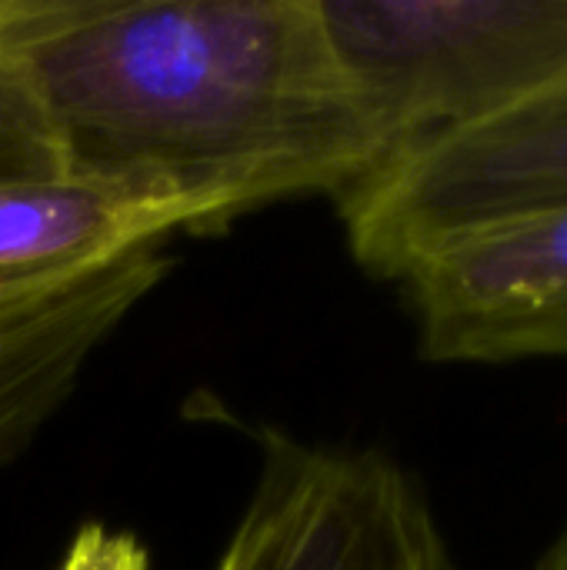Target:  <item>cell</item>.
<instances>
[{
	"label": "cell",
	"mask_w": 567,
	"mask_h": 570,
	"mask_svg": "<svg viewBox=\"0 0 567 570\" xmlns=\"http://www.w3.org/2000/svg\"><path fill=\"white\" fill-rule=\"evenodd\" d=\"M334 204L358 267L394 284L454 234L567 204V90L428 137Z\"/></svg>",
	"instance_id": "cell-4"
},
{
	"label": "cell",
	"mask_w": 567,
	"mask_h": 570,
	"mask_svg": "<svg viewBox=\"0 0 567 570\" xmlns=\"http://www.w3.org/2000/svg\"><path fill=\"white\" fill-rule=\"evenodd\" d=\"M57 570H150L147 548L127 534L104 524H84Z\"/></svg>",
	"instance_id": "cell-8"
},
{
	"label": "cell",
	"mask_w": 567,
	"mask_h": 570,
	"mask_svg": "<svg viewBox=\"0 0 567 570\" xmlns=\"http://www.w3.org/2000/svg\"><path fill=\"white\" fill-rule=\"evenodd\" d=\"M167 271L160 244L134 247L0 314V464L67 404L90 357Z\"/></svg>",
	"instance_id": "cell-7"
},
{
	"label": "cell",
	"mask_w": 567,
	"mask_h": 570,
	"mask_svg": "<svg viewBox=\"0 0 567 570\" xmlns=\"http://www.w3.org/2000/svg\"><path fill=\"white\" fill-rule=\"evenodd\" d=\"M528 570H567V524L551 538V544L535 558Z\"/></svg>",
	"instance_id": "cell-9"
},
{
	"label": "cell",
	"mask_w": 567,
	"mask_h": 570,
	"mask_svg": "<svg viewBox=\"0 0 567 570\" xmlns=\"http://www.w3.org/2000/svg\"><path fill=\"white\" fill-rule=\"evenodd\" d=\"M174 230L201 234V214L77 164L30 77L0 50V314Z\"/></svg>",
	"instance_id": "cell-5"
},
{
	"label": "cell",
	"mask_w": 567,
	"mask_h": 570,
	"mask_svg": "<svg viewBox=\"0 0 567 570\" xmlns=\"http://www.w3.org/2000/svg\"><path fill=\"white\" fill-rule=\"evenodd\" d=\"M317 3L388 160L567 90V0Z\"/></svg>",
	"instance_id": "cell-2"
},
{
	"label": "cell",
	"mask_w": 567,
	"mask_h": 570,
	"mask_svg": "<svg viewBox=\"0 0 567 570\" xmlns=\"http://www.w3.org/2000/svg\"><path fill=\"white\" fill-rule=\"evenodd\" d=\"M261 464L214 570H465L421 478L378 448L257 434Z\"/></svg>",
	"instance_id": "cell-3"
},
{
	"label": "cell",
	"mask_w": 567,
	"mask_h": 570,
	"mask_svg": "<svg viewBox=\"0 0 567 570\" xmlns=\"http://www.w3.org/2000/svg\"><path fill=\"white\" fill-rule=\"evenodd\" d=\"M0 50L77 164L190 204L201 234L388 160L317 0H0Z\"/></svg>",
	"instance_id": "cell-1"
},
{
	"label": "cell",
	"mask_w": 567,
	"mask_h": 570,
	"mask_svg": "<svg viewBox=\"0 0 567 570\" xmlns=\"http://www.w3.org/2000/svg\"><path fill=\"white\" fill-rule=\"evenodd\" d=\"M398 284L428 364L567 361V204L454 234Z\"/></svg>",
	"instance_id": "cell-6"
}]
</instances>
